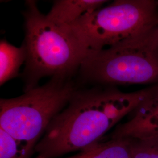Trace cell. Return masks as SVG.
I'll return each instance as SVG.
<instances>
[{"mask_svg":"<svg viewBox=\"0 0 158 158\" xmlns=\"http://www.w3.org/2000/svg\"><path fill=\"white\" fill-rule=\"evenodd\" d=\"M105 0H57L55 1L46 15L51 22L60 26H70L88 13L102 7Z\"/></svg>","mask_w":158,"mask_h":158,"instance_id":"obj_7","label":"cell"},{"mask_svg":"<svg viewBox=\"0 0 158 158\" xmlns=\"http://www.w3.org/2000/svg\"><path fill=\"white\" fill-rule=\"evenodd\" d=\"M27 59L23 72L25 91L40 80L69 78L79 70L88 52L68 27L58 25L40 11L35 1H27L23 12Z\"/></svg>","mask_w":158,"mask_h":158,"instance_id":"obj_2","label":"cell"},{"mask_svg":"<svg viewBox=\"0 0 158 158\" xmlns=\"http://www.w3.org/2000/svg\"><path fill=\"white\" fill-rule=\"evenodd\" d=\"M158 27V1L155 0H115L68 26L88 54Z\"/></svg>","mask_w":158,"mask_h":158,"instance_id":"obj_5","label":"cell"},{"mask_svg":"<svg viewBox=\"0 0 158 158\" xmlns=\"http://www.w3.org/2000/svg\"><path fill=\"white\" fill-rule=\"evenodd\" d=\"M77 90L69 78L53 77L21 96L0 100V128L34 152L52 120Z\"/></svg>","mask_w":158,"mask_h":158,"instance_id":"obj_4","label":"cell"},{"mask_svg":"<svg viewBox=\"0 0 158 158\" xmlns=\"http://www.w3.org/2000/svg\"><path fill=\"white\" fill-rule=\"evenodd\" d=\"M133 142L132 138H113L66 158H132Z\"/></svg>","mask_w":158,"mask_h":158,"instance_id":"obj_8","label":"cell"},{"mask_svg":"<svg viewBox=\"0 0 158 158\" xmlns=\"http://www.w3.org/2000/svg\"><path fill=\"white\" fill-rule=\"evenodd\" d=\"M132 158H158V133L134 139Z\"/></svg>","mask_w":158,"mask_h":158,"instance_id":"obj_11","label":"cell"},{"mask_svg":"<svg viewBox=\"0 0 158 158\" xmlns=\"http://www.w3.org/2000/svg\"><path fill=\"white\" fill-rule=\"evenodd\" d=\"M27 59L24 44L20 47L11 45L6 40L0 42V85L16 77L19 70Z\"/></svg>","mask_w":158,"mask_h":158,"instance_id":"obj_9","label":"cell"},{"mask_svg":"<svg viewBox=\"0 0 158 158\" xmlns=\"http://www.w3.org/2000/svg\"><path fill=\"white\" fill-rule=\"evenodd\" d=\"M145 100L132 112V116L118 125L110 139L127 138L139 139L158 133V84L150 87Z\"/></svg>","mask_w":158,"mask_h":158,"instance_id":"obj_6","label":"cell"},{"mask_svg":"<svg viewBox=\"0 0 158 158\" xmlns=\"http://www.w3.org/2000/svg\"><path fill=\"white\" fill-rule=\"evenodd\" d=\"M79 71L85 80L98 85H158V27L89 53Z\"/></svg>","mask_w":158,"mask_h":158,"instance_id":"obj_3","label":"cell"},{"mask_svg":"<svg viewBox=\"0 0 158 158\" xmlns=\"http://www.w3.org/2000/svg\"><path fill=\"white\" fill-rule=\"evenodd\" d=\"M33 153L22 142L0 128V158H31Z\"/></svg>","mask_w":158,"mask_h":158,"instance_id":"obj_10","label":"cell"},{"mask_svg":"<svg viewBox=\"0 0 158 158\" xmlns=\"http://www.w3.org/2000/svg\"><path fill=\"white\" fill-rule=\"evenodd\" d=\"M150 89L127 93L107 85L77 89L36 145L35 158H59L96 145L145 100Z\"/></svg>","mask_w":158,"mask_h":158,"instance_id":"obj_1","label":"cell"}]
</instances>
